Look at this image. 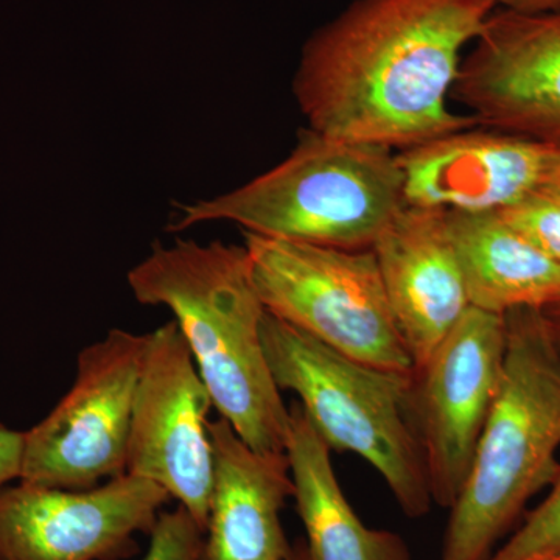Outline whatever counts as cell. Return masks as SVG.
Returning <instances> with one entry per match:
<instances>
[{"instance_id": "cell-1", "label": "cell", "mask_w": 560, "mask_h": 560, "mask_svg": "<svg viewBox=\"0 0 560 560\" xmlns=\"http://www.w3.org/2000/svg\"><path fill=\"white\" fill-rule=\"evenodd\" d=\"M495 0H355L302 49L293 94L308 130L408 150L469 130L448 106L464 47Z\"/></svg>"}, {"instance_id": "cell-2", "label": "cell", "mask_w": 560, "mask_h": 560, "mask_svg": "<svg viewBox=\"0 0 560 560\" xmlns=\"http://www.w3.org/2000/svg\"><path fill=\"white\" fill-rule=\"evenodd\" d=\"M139 304L173 313L213 408L250 448L285 453L290 410L272 378L265 311L245 245L178 241L158 245L128 272Z\"/></svg>"}, {"instance_id": "cell-3", "label": "cell", "mask_w": 560, "mask_h": 560, "mask_svg": "<svg viewBox=\"0 0 560 560\" xmlns=\"http://www.w3.org/2000/svg\"><path fill=\"white\" fill-rule=\"evenodd\" d=\"M503 377L466 485L451 508L441 560H488L528 501L560 469V352L540 311L504 315Z\"/></svg>"}, {"instance_id": "cell-4", "label": "cell", "mask_w": 560, "mask_h": 560, "mask_svg": "<svg viewBox=\"0 0 560 560\" xmlns=\"http://www.w3.org/2000/svg\"><path fill=\"white\" fill-rule=\"evenodd\" d=\"M404 206V175L393 150L304 130L275 168L184 205L168 231L226 221L261 237L371 249Z\"/></svg>"}, {"instance_id": "cell-5", "label": "cell", "mask_w": 560, "mask_h": 560, "mask_svg": "<svg viewBox=\"0 0 560 560\" xmlns=\"http://www.w3.org/2000/svg\"><path fill=\"white\" fill-rule=\"evenodd\" d=\"M261 340L272 378L291 390L330 451L370 463L404 514H429L425 456L415 412L412 374L361 363L265 313Z\"/></svg>"}, {"instance_id": "cell-6", "label": "cell", "mask_w": 560, "mask_h": 560, "mask_svg": "<svg viewBox=\"0 0 560 560\" xmlns=\"http://www.w3.org/2000/svg\"><path fill=\"white\" fill-rule=\"evenodd\" d=\"M250 278L265 311L381 370L415 361L390 312L372 249H341L245 232Z\"/></svg>"}, {"instance_id": "cell-7", "label": "cell", "mask_w": 560, "mask_h": 560, "mask_svg": "<svg viewBox=\"0 0 560 560\" xmlns=\"http://www.w3.org/2000/svg\"><path fill=\"white\" fill-rule=\"evenodd\" d=\"M149 334L113 329L81 350L72 388L24 433L22 482L81 490L127 474L132 407Z\"/></svg>"}, {"instance_id": "cell-8", "label": "cell", "mask_w": 560, "mask_h": 560, "mask_svg": "<svg viewBox=\"0 0 560 560\" xmlns=\"http://www.w3.org/2000/svg\"><path fill=\"white\" fill-rule=\"evenodd\" d=\"M212 407L178 324L151 331L132 407L127 474L167 490L202 530L213 485Z\"/></svg>"}, {"instance_id": "cell-9", "label": "cell", "mask_w": 560, "mask_h": 560, "mask_svg": "<svg viewBox=\"0 0 560 560\" xmlns=\"http://www.w3.org/2000/svg\"><path fill=\"white\" fill-rule=\"evenodd\" d=\"M506 319L470 307L412 374V412L431 499L451 510L466 485L503 377Z\"/></svg>"}, {"instance_id": "cell-10", "label": "cell", "mask_w": 560, "mask_h": 560, "mask_svg": "<svg viewBox=\"0 0 560 560\" xmlns=\"http://www.w3.org/2000/svg\"><path fill=\"white\" fill-rule=\"evenodd\" d=\"M167 490L125 474L91 489L22 482L0 489V560H127L149 534Z\"/></svg>"}, {"instance_id": "cell-11", "label": "cell", "mask_w": 560, "mask_h": 560, "mask_svg": "<svg viewBox=\"0 0 560 560\" xmlns=\"http://www.w3.org/2000/svg\"><path fill=\"white\" fill-rule=\"evenodd\" d=\"M474 43L453 101L489 130L560 143V9L493 10Z\"/></svg>"}, {"instance_id": "cell-12", "label": "cell", "mask_w": 560, "mask_h": 560, "mask_svg": "<svg viewBox=\"0 0 560 560\" xmlns=\"http://www.w3.org/2000/svg\"><path fill=\"white\" fill-rule=\"evenodd\" d=\"M552 143L497 130L452 132L396 154L405 205L488 213L540 189Z\"/></svg>"}, {"instance_id": "cell-13", "label": "cell", "mask_w": 560, "mask_h": 560, "mask_svg": "<svg viewBox=\"0 0 560 560\" xmlns=\"http://www.w3.org/2000/svg\"><path fill=\"white\" fill-rule=\"evenodd\" d=\"M371 249L405 345L422 366L470 308L447 212L405 205Z\"/></svg>"}, {"instance_id": "cell-14", "label": "cell", "mask_w": 560, "mask_h": 560, "mask_svg": "<svg viewBox=\"0 0 560 560\" xmlns=\"http://www.w3.org/2000/svg\"><path fill=\"white\" fill-rule=\"evenodd\" d=\"M213 485L202 560H287L280 512L293 499L285 453L250 448L226 419L209 423Z\"/></svg>"}, {"instance_id": "cell-15", "label": "cell", "mask_w": 560, "mask_h": 560, "mask_svg": "<svg viewBox=\"0 0 560 560\" xmlns=\"http://www.w3.org/2000/svg\"><path fill=\"white\" fill-rule=\"evenodd\" d=\"M330 452L301 405H293L285 455L311 560H412L399 534L361 522L338 482Z\"/></svg>"}, {"instance_id": "cell-16", "label": "cell", "mask_w": 560, "mask_h": 560, "mask_svg": "<svg viewBox=\"0 0 560 560\" xmlns=\"http://www.w3.org/2000/svg\"><path fill=\"white\" fill-rule=\"evenodd\" d=\"M447 223L470 307L506 315L560 302V264L499 212H447Z\"/></svg>"}, {"instance_id": "cell-17", "label": "cell", "mask_w": 560, "mask_h": 560, "mask_svg": "<svg viewBox=\"0 0 560 560\" xmlns=\"http://www.w3.org/2000/svg\"><path fill=\"white\" fill-rule=\"evenodd\" d=\"M547 499L488 560H545L560 555V469Z\"/></svg>"}, {"instance_id": "cell-18", "label": "cell", "mask_w": 560, "mask_h": 560, "mask_svg": "<svg viewBox=\"0 0 560 560\" xmlns=\"http://www.w3.org/2000/svg\"><path fill=\"white\" fill-rule=\"evenodd\" d=\"M499 213L511 228L560 264V197L537 190Z\"/></svg>"}, {"instance_id": "cell-19", "label": "cell", "mask_w": 560, "mask_h": 560, "mask_svg": "<svg viewBox=\"0 0 560 560\" xmlns=\"http://www.w3.org/2000/svg\"><path fill=\"white\" fill-rule=\"evenodd\" d=\"M205 530L183 506L161 512L142 560H202Z\"/></svg>"}, {"instance_id": "cell-20", "label": "cell", "mask_w": 560, "mask_h": 560, "mask_svg": "<svg viewBox=\"0 0 560 560\" xmlns=\"http://www.w3.org/2000/svg\"><path fill=\"white\" fill-rule=\"evenodd\" d=\"M24 433L7 429L0 423V489L21 477Z\"/></svg>"}, {"instance_id": "cell-21", "label": "cell", "mask_w": 560, "mask_h": 560, "mask_svg": "<svg viewBox=\"0 0 560 560\" xmlns=\"http://www.w3.org/2000/svg\"><path fill=\"white\" fill-rule=\"evenodd\" d=\"M497 7L518 13H544L560 9V0H495Z\"/></svg>"}, {"instance_id": "cell-22", "label": "cell", "mask_w": 560, "mask_h": 560, "mask_svg": "<svg viewBox=\"0 0 560 560\" xmlns=\"http://www.w3.org/2000/svg\"><path fill=\"white\" fill-rule=\"evenodd\" d=\"M539 190L560 197V143H552L550 162Z\"/></svg>"}, {"instance_id": "cell-23", "label": "cell", "mask_w": 560, "mask_h": 560, "mask_svg": "<svg viewBox=\"0 0 560 560\" xmlns=\"http://www.w3.org/2000/svg\"><path fill=\"white\" fill-rule=\"evenodd\" d=\"M540 312L545 323H547L548 330H550L552 341H555L556 348L560 352V302H556V304Z\"/></svg>"}, {"instance_id": "cell-24", "label": "cell", "mask_w": 560, "mask_h": 560, "mask_svg": "<svg viewBox=\"0 0 560 560\" xmlns=\"http://www.w3.org/2000/svg\"><path fill=\"white\" fill-rule=\"evenodd\" d=\"M287 560H311L307 547H305V540L296 541V544L293 545L289 559Z\"/></svg>"}, {"instance_id": "cell-25", "label": "cell", "mask_w": 560, "mask_h": 560, "mask_svg": "<svg viewBox=\"0 0 560 560\" xmlns=\"http://www.w3.org/2000/svg\"><path fill=\"white\" fill-rule=\"evenodd\" d=\"M545 560H560V555L559 556H555V558L545 559Z\"/></svg>"}]
</instances>
